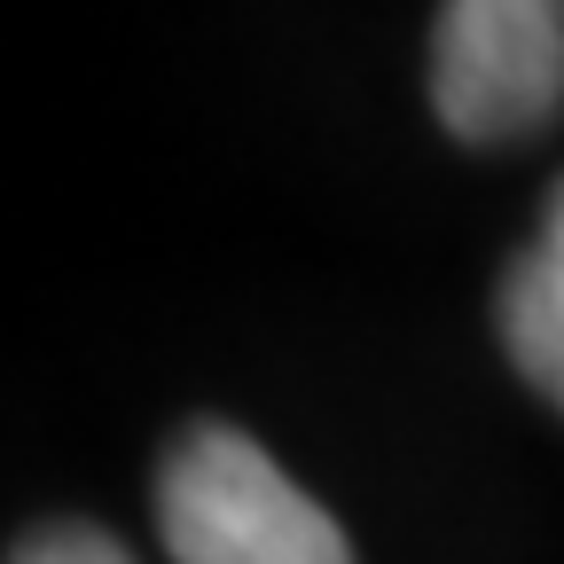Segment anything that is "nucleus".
Instances as JSON below:
<instances>
[{
    "label": "nucleus",
    "instance_id": "7ed1b4c3",
    "mask_svg": "<svg viewBox=\"0 0 564 564\" xmlns=\"http://www.w3.org/2000/svg\"><path fill=\"white\" fill-rule=\"evenodd\" d=\"M494 322H502V345H510L518 377L564 408V181L541 204L533 243L510 259L502 299H494Z\"/></svg>",
    "mask_w": 564,
    "mask_h": 564
},
{
    "label": "nucleus",
    "instance_id": "20e7f679",
    "mask_svg": "<svg viewBox=\"0 0 564 564\" xmlns=\"http://www.w3.org/2000/svg\"><path fill=\"white\" fill-rule=\"evenodd\" d=\"M9 564H133L126 556V541H110L102 525H40V533H24L17 549H9Z\"/></svg>",
    "mask_w": 564,
    "mask_h": 564
},
{
    "label": "nucleus",
    "instance_id": "f257e3e1",
    "mask_svg": "<svg viewBox=\"0 0 564 564\" xmlns=\"http://www.w3.org/2000/svg\"><path fill=\"white\" fill-rule=\"evenodd\" d=\"M173 564H352L345 525L236 423H188L150 478Z\"/></svg>",
    "mask_w": 564,
    "mask_h": 564
},
{
    "label": "nucleus",
    "instance_id": "f03ea898",
    "mask_svg": "<svg viewBox=\"0 0 564 564\" xmlns=\"http://www.w3.org/2000/svg\"><path fill=\"white\" fill-rule=\"evenodd\" d=\"M432 110L455 141H525L564 110V0H455L432 24Z\"/></svg>",
    "mask_w": 564,
    "mask_h": 564
}]
</instances>
